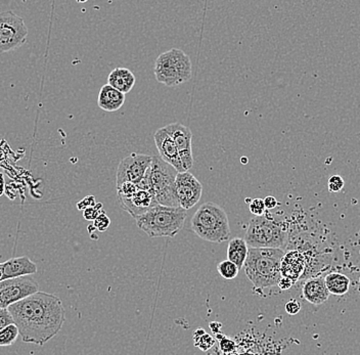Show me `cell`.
<instances>
[{"mask_svg": "<svg viewBox=\"0 0 360 355\" xmlns=\"http://www.w3.org/2000/svg\"><path fill=\"white\" fill-rule=\"evenodd\" d=\"M217 271L219 275L224 278V280H231L236 278L240 273V269L229 260H224L217 265Z\"/></svg>", "mask_w": 360, "mask_h": 355, "instance_id": "cell-23", "label": "cell"}, {"mask_svg": "<svg viewBox=\"0 0 360 355\" xmlns=\"http://www.w3.org/2000/svg\"><path fill=\"white\" fill-rule=\"evenodd\" d=\"M170 138L174 141L179 150L180 160L186 172H190L193 166V134L191 130L182 123L176 122L164 127Z\"/></svg>", "mask_w": 360, "mask_h": 355, "instance_id": "cell-12", "label": "cell"}, {"mask_svg": "<svg viewBox=\"0 0 360 355\" xmlns=\"http://www.w3.org/2000/svg\"><path fill=\"white\" fill-rule=\"evenodd\" d=\"M22 342L44 346L58 335L66 321L62 300L53 294L37 292L8 307Z\"/></svg>", "mask_w": 360, "mask_h": 355, "instance_id": "cell-1", "label": "cell"}, {"mask_svg": "<svg viewBox=\"0 0 360 355\" xmlns=\"http://www.w3.org/2000/svg\"><path fill=\"white\" fill-rule=\"evenodd\" d=\"M135 82H136V79H135L134 74L127 68L114 69L108 77V84L124 94L131 91Z\"/></svg>", "mask_w": 360, "mask_h": 355, "instance_id": "cell-19", "label": "cell"}, {"mask_svg": "<svg viewBox=\"0 0 360 355\" xmlns=\"http://www.w3.org/2000/svg\"><path fill=\"white\" fill-rule=\"evenodd\" d=\"M13 323V318L8 309H0V331Z\"/></svg>", "mask_w": 360, "mask_h": 355, "instance_id": "cell-29", "label": "cell"}, {"mask_svg": "<svg viewBox=\"0 0 360 355\" xmlns=\"http://www.w3.org/2000/svg\"><path fill=\"white\" fill-rule=\"evenodd\" d=\"M1 266L4 280L32 276L37 273V265L34 264L32 260L27 256L11 258V259L1 262Z\"/></svg>", "mask_w": 360, "mask_h": 355, "instance_id": "cell-16", "label": "cell"}, {"mask_svg": "<svg viewBox=\"0 0 360 355\" xmlns=\"http://www.w3.org/2000/svg\"><path fill=\"white\" fill-rule=\"evenodd\" d=\"M248 252H249V248H248L245 240L240 239V238H235L229 243L227 260L233 262L238 267V269H240L244 267L245 262H246Z\"/></svg>", "mask_w": 360, "mask_h": 355, "instance_id": "cell-20", "label": "cell"}, {"mask_svg": "<svg viewBox=\"0 0 360 355\" xmlns=\"http://www.w3.org/2000/svg\"><path fill=\"white\" fill-rule=\"evenodd\" d=\"M4 280V271H2L1 262H0V282Z\"/></svg>", "mask_w": 360, "mask_h": 355, "instance_id": "cell-35", "label": "cell"}, {"mask_svg": "<svg viewBox=\"0 0 360 355\" xmlns=\"http://www.w3.org/2000/svg\"><path fill=\"white\" fill-rule=\"evenodd\" d=\"M285 253L281 249H249L244 264L245 273L256 289L278 286Z\"/></svg>", "mask_w": 360, "mask_h": 355, "instance_id": "cell-2", "label": "cell"}, {"mask_svg": "<svg viewBox=\"0 0 360 355\" xmlns=\"http://www.w3.org/2000/svg\"><path fill=\"white\" fill-rule=\"evenodd\" d=\"M301 310V305L296 299H292V300L288 301L285 303V311L287 314L295 316V314H299Z\"/></svg>", "mask_w": 360, "mask_h": 355, "instance_id": "cell-30", "label": "cell"}, {"mask_svg": "<svg viewBox=\"0 0 360 355\" xmlns=\"http://www.w3.org/2000/svg\"><path fill=\"white\" fill-rule=\"evenodd\" d=\"M326 286L330 294L336 296H343L350 288V278L341 273H330L325 276Z\"/></svg>", "mask_w": 360, "mask_h": 355, "instance_id": "cell-21", "label": "cell"}, {"mask_svg": "<svg viewBox=\"0 0 360 355\" xmlns=\"http://www.w3.org/2000/svg\"><path fill=\"white\" fill-rule=\"evenodd\" d=\"M292 285H294V283L290 280L289 278H281L278 286L281 290H289L290 288H292Z\"/></svg>", "mask_w": 360, "mask_h": 355, "instance_id": "cell-34", "label": "cell"}, {"mask_svg": "<svg viewBox=\"0 0 360 355\" xmlns=\"http://www.w3.org/2000/svg\"><path fill=\"white\" fill-rule=\"evenodd\" d=\"M306 271L305 256L297 250H290L283 255L281 264V278H289L292 283L303 278Z\"/></svg>", "mask_w": 360, "mask_h": 355, "instance_id": "cell-14", "label": "cell"}, {"mask_svg": "<svg viewBox=\"0 0 360 355\" xmlns=\"http://www.w3.org/2000/svg\"><path fill=\"white\" fill-rule=\"evenodd\" d=\"M37 292H39V286L30 276L2 280L0 282V309H8L11 305Z\"/></svg>", "mask_w": 360, "mask_h": 355, "instance_id": "cell-9", "label": "cell"}, {"mask_svg": "<svg viewBox=\"0 0 360 355\" xmlns=\"http://www.w3.org/2000/svg\"><path fill=\"white\" fill-rule=\"evenodd\" d=\"M191 228L204 241L220 244L231 240V231L226 212L213 202L199 207L191 218Z\"/></svg>", "mask_w": 360, "mask_h": 355, "instance_id": "cell-3", "label": "cell"}, {"mask_svg": "<svg viewBox=\"0 0 360 355\" xmlns=\"http://www.w3.org/2000/svg\"><path fill=\"white\" fill-rule=\"evenodd\" d=\"M125 103V94L109 84L103 85L98 93V105L105 112H116Z\"/></svg>", "mask_w": 360, "mask_h": 355, "instance_id": "cell-18", "label": "cell"}, {"mask_svg": "<svg viewBox=\"0 0 360 355\" xmlns=\"http://www.w3.org/2000/svg\"><path fill=\"white\" fill-rule=\"evenodd\" d=\"M250 212L255 217H263L266 213V208H265L264 201L260 198L253 199L250 202L249 205Z\"/></svg>", "mask_w": 360, "mask_h": 355, "instance_id": "cell-25", "label": "cell"}, {"mask_svg": "<svg viewBox=\"0 0 360 355\" xmlns=\"http://www.w3.org/2000/svg\"><path fill=\"white\" fill-rule=\"evenodd\" d=\"M153 156L131 154L119 164L116 174V186L124 183L139 184L150 167Z\"/></svg>", "mask_w": 360, "mask_h": 355, "instance_id": "cell-10", "label": "cell"}, {"mask_svg": "<svg viewBox=\"0 0 360 355\" xmlns=\"http://www.w3.org/2000/svg\"><path fill=\"white\" fill-rule=\"evenodd\" d=\"M28 28L24 19L11 11L0 13V53H8L24 46Z\"/></svg>", "mask_w": 360, "mask_h": 355, "instance_id": "cell-8", "label": "cell"}, {"mask_svg": "<svg viewBox=\"0 0 360 355\" xmlns=\"http://www.w3.org/2000/svg\"><path fill=\"white\" fill-rule=\"evenodd\" d=\"M101 212H103V204L96 203V205L89 207L83 211V217L89 221H94Z\"/></svg>", "mask_w": 360, "mask_h": 355, "instance_id": "cell-27", "label": "cell"}, {"mask_svg": "<svg viewBox=\"0 0 360 355\" xmlns=\"http://www.w3.org/2000/svg\"><path fill=\"white\" fill-rule=\"evenodd\" d=\"M236 348V343L233 341L229 340V339L224 338L220 340V349L222 351L225 352V354H233V350Z\"/></svg>", "mask_w": 360, "mask_h": 355, "instance_id": "cell-31", "label": "cell"}, {"mask_svg": "<svg viewBox=\"0 0 360 355\" xmlns=\"http://www.w3.org/2000/svg\"><path fill=\"white\" fill-rule=\"evenodd\" d=\"M191 71L190 57L179 49L165 51L155 63V77L158 82L169 87L177 86L190 80Z\"/></svg>", "mask_w": 360, "mask_h": 355, "instance_id": "cell-6", "label": "cell"}, {"mask_svg": "<svg viewBox=\"0 0 360 355\" xmlns=\"http://www.w3.org/2000/svg\"><path fill=\"white\" fill-rule=\"evenodd\" d=\"M154 141L160 154V158L169 165L172 166L177 172H186L184 166H182L181 160H180L176 145L166 132V130L164 129V127L157 130L154 136Z\"/></svg>", "mask_w": 360, "mask_h": 355, "instance_id": "cell-13", "label": "cell"}, {"mask_svg": "<svg viewBox=\"0 0 360 355\" xmlns=\"http://www.w3.org/2000/svg\"><path fill=\"white\" fill-rule=\"evenodd\" d=\"M176 170L160 158L153 156L150 167V181L152 195L158 205L179 208L176 194Z\"/></svg>", "mask_w": 360, "mask_h": 355, "instance_id": "cell-7", "label": "cell"}, {"mask_svg": "<svg viewBox=\"0 0 360 355\" xmlns=\"http://www.w3.org/2000/svg\"><path fill=\"white\" fill-rule=\"evenodd\" d=\"M110 224H111V219L105 214V211H103V212L98 215V217L94 220V228H96V231L103 233V231H105L109 228Z\"/></svg>", "mask_w": 360, "mask_h": 355, "instance_id": "cell-26", "label": "cell"}, {"mask_svg": "<svg viewBox=\"0 0 360 355\" xmlns=\"http://www.w3.org/2000/svg\"><path fill=\"white\" fill-rule=\"evenodd\" d=\"M263 201H264L266 210H271V209H274L278 205V200L274 195H267V197H265V199H263Z\"/></svg>", "mask_w": 360, "mask_h": 355, "instance_id": "cell-33", "label": "cell"}, {"mask_svg": "<svg viewBox=\"0 0 360 355\" xmlns=\"http://www.w3.org/2000/svg\"><path fill=\"white\" fill-rule=\"evenodd\" d=\"M195 333L199 334V336L195 334V345L197 346V347H199L202 351H207V350L213 347L214 339L210 335L207 334V333H205L204 330L202 329L198 330Z\"/></svg>", "mask_w": 360, "mask_h": 355, "instance_id": "cell-24", "label": "cell"}, {"mask_svg": "<svg viewBox=\"0 0 360 355\" xmlns=\"http://www.w3.org/2000/svg\"><path fill=\"white\" fill-rule=\"evenodd\" d=\"M303 297L314 305H321L328 301L330 292L326 286L325 278L312 276L306 280L302 288Z\"/></svg>", "mask_w": 360, "mask_h": 355, "instance_id": "cell-17", "label": "cell"}, {"mask_svg": "<svg viewBox=\"0 0 360 355\" xmlns=\"http://www.w3.org/2000/svg\"><path fill=\"white\" fill-rule=\"evenodd\" d=\"M244 240L251 248L283 250L289 243V235L281 222L266 212L263 217L251 218Z\"/></svg>", "mask_w": 360, "mask_h": 355, "instance_id": "cell-5", "label": "cell"}, {"mask_svg": "<svg viewBox=\"0 0 360 355\" xmlns=\"http://www.w3.org/2000/svg\"><path fill=\"white\" fill-rule=\"evenodd\" d=\"M175 186L180 208L188 210L199 203L202 194V186L190 172L177 173Z\"/></svg>", "mask_w": 360, "mask_h": 355, "instance_id": "cell-11", "label": "cell"}, {"mask_svg": "<svg viewBox=\"0 0 360 355\" xmlns=\"http://www.w3.org/2000/svg\"><path fill=\"white\" fill-rule=\"evenodd\" d=\"M96 204V198H94V195H87V197H85L82 201L79 202L77 204V208L79 210L84 211L85 209L94 206Z\"/></svg>", "mask_w": 360, "mask_h": 355, "instance_id": "cell-32", "label": "cell"}, {"mask_svg": "<svg viewBox=\"0 0 360 355\" xmlns=\"http://www.w3.org/2000/svg\"><path fill=\"white\" fill-rule=\"evenodd\" d=\"M119 202L124 210L129 213L134 219L158 205L154 195L143 190H139L129 199H119Z\"/></svg>", "mask_w": 360, "mask_h": 355, "instance_id": "cell-15", "label": "cell"}, {"mask_svg": "<svg viewBox=\"0 0 360 355\" xmlns=\"http://www.w3.org/2000/svg\"><path fill=\"white\" fill-rule=\"evenodd\" d=\"M344 184H345V183H344L343 177L340 176V175H333V176H330V179H328V191H330V193L341 192L342 188H344Z\"/></svg>", "mask_w": 360, "mask_h": 355, "instance_id": "cell-28", "label": "cell"}, {"mask_svg": "<svg viewBox=\"0 0 360 355\" xmlns=\"http://www.w3.org/2000/svg\"><path fill=\"white\" fill-rule=\"evenodd\" d=\"M188 213L182 208L157 205L135 218L136 226L150 238H174L184 228Z\"/></svg>", "mask_w": 360, "mask_h": 355, "instance_id": "cell-4", "label": "cell"}, {"mask_svg": "<svg viewBox=\"0 0 360 355\" xmlns=\"http://www.w3.org/2000/svg\"><path fill=\"white\" fill-rule=\"evenodd\" d=\"M19 336V330H18L15 323L4 328L0 331V346L6 347V346L13 345Z\"/></svg>", "mask_w": 360, "mask_h": 355, "instance_id": "cell-22", "label": "cell"}]
</instances>
